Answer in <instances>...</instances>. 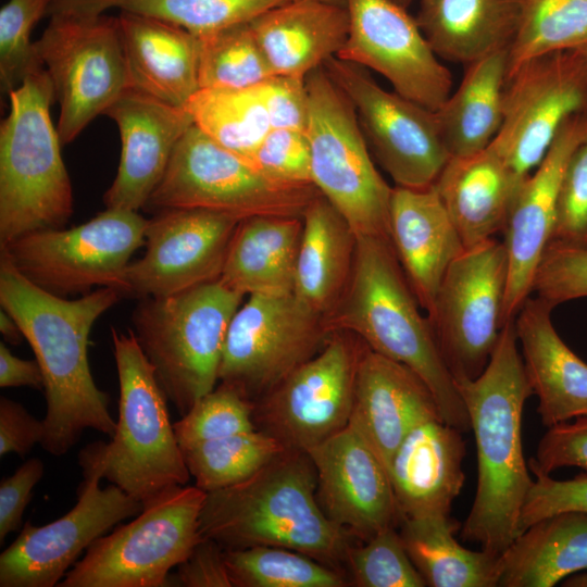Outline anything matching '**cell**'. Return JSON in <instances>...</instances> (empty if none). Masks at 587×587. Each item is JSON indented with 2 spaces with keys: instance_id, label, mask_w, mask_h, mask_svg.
Returning <instances> with one entry per match:
<instances>
[{
  "instance_id": "obj_46",
  "label": "cell",
  "mask_w": 587,
  "mask_h": 587,
  "mask_svg": "<svg viewBox=\"0 0 587 587\" xmlns=\"http://www.w3.org/2000/svg\"><path fill=\"white\" fill-rule=\"evenodd\" d=\"M549 242L587 250V138L564 172Z\"/></svg>"
},
{
  "instance_id": "obj_23",
  "label": "cell",
  "mask_w": 587,
  "mask_h": 587,
  "mask_svg": "<svg viewBox=\"0 0 587 587\" xmlns=\"http://www.w3.org/2000/svg\"><path fill=\"white\" fill-rule=\"evenodd\" d=\"M117 125L122 150L116 176L104 193L108 209L145 208L174 149L193 125L186 108L127 88L104 112Z\"/></svg>"
},
{
  "instance_id": "obj_31",
  "label": "cell",
  "mask_w": 587,
  "mask_h": 587,
  "mask_svg": "<svg viewBox=\"0 0 587 587\" xmlns=\"http://www.w3.org/2000/svg\"><path fill=\"white\" fill-rule=\"evenodd\" d=\"M302 226V216L241 220L218 280L243 296L294 292Z\"/></svg>"
},
{
  "instance_id": "obj_27",
  "label": "cell",
  "mask_w": 587,
  "mask_h": 587,
  "mask_svg": "<svg viewBox=\"0 0 587 587\" xmlns=\"http://www.w3.org/2000/svg\"><path fill=\"white\" fill-rule=\"evenodd\" d=\"M554 308L529 296L514 319L525 373L547 428L587 416V363L557 333L551 321Z\"/></svg>"
},
{
  "instance_id": "obj_2",
  "label": "cell",
  "mask_w": 587,
  "mask_h": 587,
  "mask_svg": "<svg viewBox=\"0 0 587 587\" xmlns=\"http://www.w3.org/2000/svg\"><path fill=\"white\" fill-rule=\"evenodd\" d=\"M517 342L511 320L503 325L484 372L474 379L454 382L477 457L476 492L461 537L498 555L519 535L521 510L534 480L522 445V413L533 390Z\"/></svg>"
},
{
  "instance_id": "obj_36",
  "label": "cell",
  "mask_w": 587,
  "mask_h": 587,
  "mask_svg": "<svg viewBox=\"0 0 587 587\" xmlns=\"http://www.w3.org/2000/svg\"><path fill=\"white\" fill-rule=\"evenodd\" d=\"M399 534L411 561L430 587H496L500 555L470 550L454 537L461 525L450 514L404 517Z\"/></svg>"
},
{
  "instance_id": "obj_19",
  "label": "cell",
  "mask_w": 587,
  "mask_h": 587,
  "mask_svg": "<svg viewBox=\"0 0 587 587\" xmlns=\"http://www.w3.org/2000/svg\"><path fill=\"white\" fill-rule=\"evenodd\" d=\"M346 8L349 33L337 58L377 72L394 91L437 112L451 93L452 76L416 18L390 0H347Z\"/></svg>"
},
{
  "instance_id": "obj_26",
  "label": "cell",
  "mask_w": 587,
  "mask_h": 587,
  "mask_svg": "<svg viewBox=\"0 0 587 587\" xmlns=\"http://www.w3.org/2000/svg\"><path fill=\"white\" fill-rule=\"evenodd\" d=\"M462 432L439 417L417 424L391 458L388 473L401 515L450 514L464 485Z\"/></svg>"
},
{
  "instance_id": "obj_8",
  "label": "cell",
  "mask_w": 587,
  "mask_h": 587,
  "mask_svg": "<svg viewBox=\"0 0 587 587\" xmlns=\"http://www.w3.org/2000/svg\"><path fill=\"white\" fill-rule=\"evenodd\" d=\"M311 177L357 237L390 239L392 187L377 171L355 111L323 65L305 77Z\"/></svg>"
},
{
  "instance_id": "obj_43",
  "label": "cell",
  "mask_w": 587,
  "mask_h": 587,
  "mask_svg": "<svg viewBox=\"0 0 587 587\" xmlns=\"http://www.w3.org/2000/svg\"><path fill=\"white\" fill-rule=\"evenodd\" d=\"M345 567L357 587H424L426 583L403 546L398 527L385 529L360 546H350Z\"/></svg>"
},
{
  "instance_id": "obj_11",
  "label": "cell",
  "mask_w": 587,
  "mask_h": 587,
  "mask_svg": "<svg viewBox=\"0 0 587 587\" xmlns=\"http://www.w3.org/2000/svg\"><path fill=\"white\" fill-rule=\"evenodd\" d=\"M147 225L138 211L107 208L84 224L36 230L0 251L27 279L53 295H85L98 286L123 296L126 267L145 245Z\"/></svg>"
},
{
  "instance_id": "obj_59",
  "label": "cell",
  "mask_w": 587,
  "mask_h": 587,
  "mask_svg": "<svg viewBox=\"0 0 587 587\" xmlns=\"http://www.w3.org/2000/svg\"><path fill=\"white\" fill-rule=\"evenodd\" d=\"M390 1H392L394 3L400 5V7L404 8V9H407L411 4V2L413 0H390Z\"/></svg>"
},
{
  "instance_id": "obj_30",
  "label": "cell",
  "mask_w": 587,
  "mask_h": 587,
  "mask_svg": "<svg viewBox=\"0 0 587 587\" xmlns=\"http://www.w3.org/2000/svg\"><path fill=\"white\" fill-rule=\"evenodd\" d=\"M523 182L488 146L470 155L451 157L434 185L469 249L503 232Z\"/></svg>"
},
{
  "instance_id": "obj_52",
  "label": "cell",
  "mask_w": 587,
  "mask_h": 587,
  "mask_svg": "<svg viewBox=\"0 0 587 587\" xmlns=\"http://www.w3.org/2000/svg\"><path fill=\"white\" fill-rule=\"evenodd\" d=\"M168 585L183 587H233L225 561V549L202 537L189 555L170 575Z\"/></svg>"
},
{
  "instance_id": "obj_45",
  "label": "cell",
  "mask_w": 587,
  "mask_h": 587,
  "mask_svg": "<svg viewBox=\"0 0 587 587\" xmlns=\"http://www.w3.org/2000/svg\"><path fill=\"white\" fill-rule=\"evenodd\" d=\"M53 0H9L0 10V88L10 95L39 66L30 34Z\"/></svg>"
},
{
  "instance_id": "obj_37",
  "label": "cell",
  "mask_w": 587,
  "mask_h": 587,
  "mask_svg": "<svg viewBox=\"0 0 587 587\" xmlns=\"http://www.w3.org/2000/svg\"><path fill=\"white\" fill-rule=\"evenodd\" d=\"M290 0H53L47 15H100L109 9L179 26L197 37L248 23Z\"/></svg>"
},
{
  "instance_id": "obj_39",
  "label": "cell",
  "mask_w": 587,
  "mask_h": 587,
  "mask_svg": "<svg viewBox=\"0 0 587 587\" xmlns=\"http://www.w3.org/2000/svg\"><path fill=\"white\" fill-rule=\"evenodd\" d=\"M587 45V0H523L508 48V77L525 62Z\"/></svg>"
},
{
  "instance_id": "obj_4",
  "label": "cell",
  "mask_w": 587,
  "mask_h": 587,
  "mask_svg": "<svg viewBox=\"0 0 587 587\" xmlns=\"http://www.w3.org/2000/svg\"><path fill=\"white\" fill-rule=\"evenodd\" d=\"M419 308L391 240L357 237L350 280L325 322L330 332H350L373 351L412 370L432 391L441 419L467 432L466 408Z\"/></svg>"
},
{
  "instance_id": "obj_20",
  "label": "cell",
  "mask_w": 587,
  "mask_h": 587,
  "mask_svg": "<svg viewBox=\"0 0 587 587\" xmlns=\"http://www.w3.org/2000/svg\"><path fill=\"white\" fill-rule=\"evenodd\" d=\"M241 220L200 209H166L148 220L145 254L125 271L123 296L163 297L217 280Z\"/></svg>"
},
{
  "instance_id": "obj_44",
  "label": "cell",
  "mask_w": 587,
  "mask_h": 587,
  "mask_svg": "<svg viewBox=\"0 0 587 587\" xmlns=\"http://www.w3.org/2000/svg\"><path fill=\"white\" fill-rule=\"evenodd\" d=\"M173 425L180 448L257 429L253 402L224 383L200 397Z\"/></svg>"
},
{
  "instance_id": "obj_33",
  "label": "cell",
  "mask_w": 587,
  "mask_h": 587,
  "mask_svg": "<svg viewBox=\"0 0 587 587\" xmlns=\"http://www.w3.org/2000/svg\"><path fill=\"white\" fill-rule=\"evenodd\" d=\"M302 223L294 294L326 316L350 280L357 236L321 193L305 208Z\"/></svg>"
},
{
  "instance_id": "obj_49",
  "label": "cell",
  "mask_w": 587,
  "mask_h": 587,
  "mask_svg": "<svg viewBox=\"0 0 587 587\" xmlns=\"http://www.w3.org/2000/svg\"><path fill=\"white\" fill-rule=\"evenodd\" d=\"M535 479L524 500L519 534L534 523L566 511L587 514V474L571 479L558 480L550 475L534 474Z\"/></svg>"
},
{
  "instance_id": "obj_13",
  "label": "cell",
  "mask_w": 587,
  "mask_h": 587,
  "mask_svg": "<svg viewBox=\"0 0 587 587\" xmlns=\"http://www.w3.org/2000/svg\"><path fill=\"white\" fill-rule=\"evenodd\" d=\"M330 333L325 316L294 292L250 295L228 325L218 380L253 402L315 355Z\"/></svg>"
},
{
  "instance_id": "obj_34",
  "label": "cell",
  "mask_w": 587,
  "mask_h": 587,
  "mask_svg": "<svg viewBox=\"0 0 587 587\" xmlns=\"http://www.w3.org/2000/svg\"><path fill=\"white\" fill-rule=\"evenodd\" d=\"M587 570V514L561 512L520 533L500 555L501 587H552Z\"/></svg>"
},
{
  "instance_id": "obj_57",
  "label": "cell",
  "mask_w": 587,
  "mask_h": 587,
  "mask_svg": "<svg viewBox=\"0 0 587 587\" xmlns=\"http://www.w3.org/2000/svg\"><path fill=\"white\" fill-rule=\"evenodd\" d=\"M562 586L587 587V570L569 576L564 579Z\"/></svg>"
},
{
  "instance_id": "obj_3",
  "label": "cell",
  "mask_w": 587,
  "mask_h": 587,
  "mask_svg": "<svg viewBox=\"0 0 587 587\" xmlns=\"http://www.w3.org/2000/svg\"><path fill=\"white\" fill-rule=\"evenodd\" d=\"M316 487L308 452L285 448L245 480L207 492L200 534L224 549L288 548L344 572L352 538L326 516Z\"/></svg>"
},
{
  "instance_id": "obj_56",
  "label": "cell",
  "mask_w": 587,
  "mask_h": 587,
  "mask_svg": "<svg viewBox=\"0 0 587 587\" xmlns=\"http://www.w3.org/2000/svg\"><path fill=\"white\" fill-rule=\"evenodd\" d=\"M0 332L8 342L17 345L24 338V335L17 322L3 309L0 312Z\"/></svg>"
},
{
  "instance_id": "obj_41",
  "label": "cell",
  "mask_w": 587,
  "mask_h": 587,
  "mask_svg": "<svg viewBox=\"0 0 587 587\" xmlns=\"http://www.w3.org/2000/svg\"><path fill=\"white\" fill-rule=\"evenodd\" d=\"M285 447L254 429L182 448L196 486L205 492L226 488L250 477Z\"/></svg>"
},
{
  "instance_id": "obj_10",
  "label": "cell",
  "mask_w": 587,
  "mask_h": 587,
  "mask_svg": "<svg viewBox=\"0 0 587 587\" xmlns=\"http://www.w3.org/2000/svg\"><path fill=\"white\" fill-rule=\"evenodd\" d=\"M321 192L274 180L218 146L195 124L184 134L146 209H200L233 215L302 216Z\"/></svg>"
},
{
  "instance_id": "obj_9",
  "label": "cell",
  "mask_w": 587,
  "mask_h": 587,
  "mask_svg": "<svg viewBox=\"0 0 587 587\" xmlns=\"http://www.w3.org/2000/svg\"><path fill=\"white\" fill-rule=\"evenodd\" d=\"M207 492L175 486L145 501L137 517L96 539L60 587H163L202 538Z\"/></svg>"
},
{
  "instance_id": "obj_12",
  "label": "cell",
  "mask_w": 587,
  "mask_h": 587,
  "mask_svg": "<svg viewBox=\"0 0 587 587\" xmlns=\"http://www.w3.org/2000/svg\"><path fill=\"white\" fill-rule=\"evenodd\" d=\"M34 49L60 104L57 129L62 145L129 88L118 17L52 15Z\"/></svg>"
},
{
  "instance_id": "obj_21",
  "label": "cell",
  "mask_w": 587,
  "mask_h": 587,
  "mask_svg": "<svg viewBox=\"0 0 587 587\" xmlns=\"http://www.w3.org/2000/svg\"><path fill=\"white\" fill-rule=\"evenodd\" d=\"M307 452L316 471L322 510L351 538L364 541L399 526L389 473L358 429L348 424Z\"/></svg>"
},
{
  "instance_id": "obj_58",
  "label": "cell",
  "mask_w": 587,
  "mask_h": 587,
  "mask_svg": "<svg viewBox=\"0 0 587 587\" xmlns=\"http://www.w3.org/2000/svg\"><path fill=\"white\" fill-rule=\"evenodd\" d=\"M346 8L347 0H315Z\"/></svg>"
},
{
  "instance_id": "obj_15",
  "label": "cell",
  "mask_w": 587,
  "mask_h": 587,
  "mask_svg": "<svg viewBox=\"0 0 587 587\" xmlns=\"http://www.w3.org/2000/svg\"><path fill=\"white\" fill-rule=\"evenodd\" d=\"M365 346L350 332L333 330L315 355L253 401L257 429L304 451L344 429Z\"/></svg>"
},
{
  "instance_id": "obj_1",
  "label": "cell",
  "mask_w": 587,
  "mask_h": 587,
  "mask_svg": "<svg viewBox=\"0 0 587 587\" xmlns=\"http://www.w3.org/2000/svg\"><path fill=\"white\" fill-rule=\"evenodd\" d=\"M121 297L111 287L73 300L53 295L0 251V304L17 322L41 367L47 409L40 445L52 455L67 453L85 429L115 434L110 397L93 380L88 346L95 322Z\"/></svg>"
},
{
  "instance_id": "obj_18",
  "label": "cell",
  "mask_w": 587,
  "mask_h": 587,
  "mask_svg": "<svg viewBox=\"0 0 587 587\" xmlns=\"http://www.w3.org/2000/svg\"><path fill=\"white\" fill-rule=\"evenodd\" d=\"M578 113H587V58L567 50L532 59L507 78L503 120L489 146L524 180Z\"/></svg>"
},
{
  "instance_id": "obj_60",
  "label": "cell",
  "mask_w": 587,
  "mask_h": 587,
  "mask_svg": "<svg viewBox=\"0 0 587 587\" xmlns=\"http://www.w3.org/2000/svg\"><path fill=\"white\" fill-rule=\"evenodd\" d=\"M576 50H578L582 54H584L587 58V45Z\"/></svg>"
},
{
  "instance_id": "obj_40",
  "label": "cell",
  "mask_w": 587,
  "mask_h": 587,
  "mask_svg": "<svg viewBox=\"0 0 587 587\" xmlns=\"http://www.w3.org/2000/svg\"><path fill=\"white\" fill-rule=\"evenodd\" d=\"M233 587H347L348 576L304 553L283 547L225 549Z\"/></svg>"
},
{
  "instance_id": "obj_55",
  "label": "cell",
  "mask_w": 587,
  "mask_h": 587,
  "mask_svg": "<svg viewBox=\"0 0 587 587\" xmlns=\"http://www.w3.org/2000/svg\"><path fill=\"white\" fill-rule=\"evenodd\" d=\"M0 386L20 387L28 386L43 389L45 380L41 367L37 360H24L14 355L10 349L0 344Z\"/></svg>"
},
{
  "instance_id": "obj_35",
  "label": "cell",
  "mask_w": 587,
  "mask_h": 587,
  "mask_svg": "<svg viewBox=\"0 0 587 587\" xmlns=\"http://www.w3.org/2000/svg\"><path fill=\"white\" fill-rule=\"evenodd\" d=\"M508 78V48L496 50L466 65L458 89L436 112L451 157L484 150L503 120Z\"/></svg>"
},
{
  "instance_id": "obj_29",
  "label": "cell",
  "mask_w": 587,
  "mask_h": 587,
  "mask_svg": "<svg viewBox=\"0 0 587 587\" xmlns=\"http://www.w3.org/2000/svg\"><path fill=\"white\" fill-rule=\"evenodd\" d=\"M274 75L305 78L338 55L349 33L347 8L291 0L250 22Z\"/></svg>"
},
{
  "instance_id": "obj_48",
  "label": "cell",
  "mask_w": 587,
  "mask_h": 587,
  "mask_svg": "<svg viewBox=\"0 0 587 587\" xmlns=\"http://www.w3.org/2000/svg\"><path fill=\"white\" fill-rule=\"evenodd\" d=\"M533 292L554 307L587 297V250L549 242L534 276Z\"/></svg>"
},
{
  "instance_id": "obj_54",
  "label": "cell",
  "mask_w": 587,
  "mask_h": 587,
  "mask_svg": "<svg viewBox=\"0 0 587 587\" xmlns=\"http://www.w3.org/2000/svg\"><path fill=\"white\" fill-rule=\"evenodd\" d=\"M43 421L37 420L18 402L0 398V455L16 453L25 455L41 444Z\"/></svg>"
},
{
  "instance_id": "obj_32",
  "label": "cell",
  "mask_w": 587,
  "mask_h": 587,
  "mask_svg": "<svg viewBox=\"0 0 587 587\" xmlns=\"http://www.w3.org/2000/svg\"><path fill=\"white\" fill-rule=\"evenodd\" d=\"M523 0H420L416 22L438 58L470 64L509 48Z\"/></svg>"
},
{
  "instance_id": "obj_51",
  "label": "cell",
  "mask_w": 587,
  "mask_h": 587,
  "mask_svg": "<svg viewBox=\"0 0 587 587\" xmlns=\"http://www.w3.org/2000/svg\"><path fill=\"white\" fill-rule=\"evenodd\" d=\"M272 128L307 132L309 93L305 78L273 75L254 86Z\"/></svg>"
},
{
  "instance_id": "obj_14",
  "label": "cell",
  "mask_w": 587,
  "mask_h": 587,
  "mask_svg": "<svg viewBox=\"0 0 587 587\" xmlns=\"http://www.w3.org/2000/svg\"><path fill=\"white\" fill-rule=\"evenodd\" d=\"M509 263L503 241L465 249L448 267L427 316L454 382L474 379L489 363L503 327Z\"/></svg>"
},
{
  "instance_id": "obj_16",
  "label": "cell",
  "mask_w": 587,
  "mask_h": 587,
  "mask_svg": "<svg viewBox=\"0 0 587 587\" xmlns=\"http://www.w3.org/2000/svg\"><path fill=\"white\" fill-rule=\"evenodd\" d=\"M323 67L351 102L370 150L396 186L434 185L451 158L436 112L384 89L360 65L335 57Z\"/></svg>"
},
{
  "instance_id": "obj_25",
  "label": "cell",
  "mask_w": 587,
  "mask_h": 587,
  "mask_svg": "<svg viewBox=\"0 0 587 587\" xmlns=\"http://www.w3.org/2000/svg\"><path fill=\"white\" fill-rule=\"evenodd\" d=\"M389 230L405 277L428 316L448 267L465 250L435 185L395 186Z\"/></svg>"
},
{
  "instance_id": "obj_6",
  "label": "cell",
  "mask_w": 587,
  "mask_h": 587,
  "mask_svg": "<svg viewBox=\"0 0 587 587\" xmlns=\"http://www.w3.org/2000/svg\"><path fill=\"white\" fill-rule=\"evenodd\" d=\"M243 297L217 279L142 298L135 308L133 332L182 416L216 387L226 332Z\"/></svg>"
},
{
  "instance_id": "obj_28",
  "label": "cell",
  "mask_w": 587,
  "mask_h": 587,
  "mask_svg": "<svg viewBox=\"0 0 587 587\" xmlns=\"http://www.w3.org/2000/svg\"><path fill=\"white\" fill-rule=\"evenodd\" d=\"M117 17L129 88L186 108L200 89L199 38L157 18L128 12Z\"/></svg>"
},
{
  "instance_id": "obj_17",
  "label": "cell",
  "mask_w": 587,
  "mask_h": 587,
  "mask_svg": "<svg viewBox=\"0 0 587 587\" xmlns=\"http://www.w3.org/2000/svg\"><path fill=\"white\" fill-rule=\"evenodd\" d=\"M84 482L78 500L62 517L43 526L25 523L17 538L0 555V587L58 585L84 550L123 520L137 515L142 502L103 478L87 446L79 454Z\"/></svg>"
},
{
  "instance_id": "obj_47",
  "label": "cell",
  "mask_w": 587,
  "mask_h": 587,
  "mask_svg": "<svg viewBox=\"0 0 587 587\" xmlns=\"http://www.w3.org/2000/svg\"><path fill=\"white\" fill-rule=\"evenodd\" d=\"M265 176L289 185H313L305 132L271 128L249 162Z\"/></svg>"
},
{
  "instance_id": "obj_22",
  "label": "cell",
  "mask_w": 587,
  "mask_h": 587,
  "mask_svg": "<svg viewBox=\"0 0 587 587\" xmlns=\"http://www.w3.org/2000/svg\"><path fill=\"white\" fill-rule=\"evenodd\" d=\"M586 138L587 113L566 118L541 162L517 190L503 229L509 263L503 324L515 319L533 292L537 266L551 238L564 172Z\"/></svg>"
},
{
  "instance_id": "obj_7",
  "label": "cell",
  "mask_w": 587,
  "mask_h": 587,
  "mask_svg": "<svg viewBox=\"0 0 587 587\" xmlns=\"http://www.w3.org/2000/svg\"><path fill=\"white\" fill-rule=\"evenodd\" d=\"M120 400L115 434L109 444L88 447L103 478L142 503L186 485V466L155 372L133 330L111 332Z\"/></svg>"
},
{
  "instance_id": "obj_38",
  "label": "cell",
  "mask_w": 587,
  "mask_h": 587,
  "mask_svg": "<svg viewBox=\"0 0 587 587\" xmlns=\"http://www.w3.org/2000/svg\"><path fill=\"white\" fill-rule=\"evenodd\" d=\"M186 109L202 133L248 163L272 128L254 87L201 88Z\"/></svg>"
},
{
  "instance_id": "obj_50",
  "label": "cell",
  "mask_w": 587,
  "mask_h": 587,
  "mask_svg": "<svg viewBox=\"0 0 587 587\" xmlns=\"http://www.w3.org/2000/svg\"><path fill=\"white\" fill-rule=\"evenodd\" d=\"M566 466L579 467L587 474V416L549 427L528 462L534 474L550 475Z\"/></svg>"
},
{
  "instance_id": "obj_24",
  "label": "cell",
  "mask_w": 587,
  "mask_h": 587,
  "mask_svg": "<svg viewBox=\"0 0 587 587\" xmlns=\"http://www.w3.org/2000/svg\"><path fill=\"white\" fill-rule=\"evenodd\" d=\"M433 417L441 415L427 385L405 365L365 346L349 424L365 437L387 471L405 436Z\"/></svg>"
},
{
  "instance_id": "obj_53",
  "label": "cell",
  "mask_w": 587,
  "mask_h": 587,
  "mask_svg": "<svg viewBox=\"0 0 587 587\" xmlns=\"http://www.w3.org/2000/svg\"><path fill=\"white\" fill-rule=\"evenodd\" d=\"M43 475V463L32 458L23 463L13 475L0 484V542L22 527V519L34 487Z\"/></svg>"
},
{
  "instance_id": "obj_5",
  "label": "cell",
  "mask_w": 587,
  "mask_h": 587,
  "mask_svg": "<svg viewBox=\"0 0 587 587\" xmlns=\"http://www.w3.org/2000/svg\"><path fill=\"white\" fill-rule=\"evenodd\" d=\"M9 99L0 125V247L36 230L64 228L74 211L46 68L30 72Z\"/></svg>"
},
{
  "instance_id": "obj_42",
  "label": "cell",
  "mask_w": 587,
  "mask_h": 587,
  "mask_svg": "<svg viewBox=\"0 0 587 587\" xmlns=\"http://www.w3.org/2000/svg\"><path fill=\"white\" fill-rule=\"evenodd\" d=\"M198 38L200 89L250 88L274 75L250 22Z\"/></svg>"
}]
</instances>
